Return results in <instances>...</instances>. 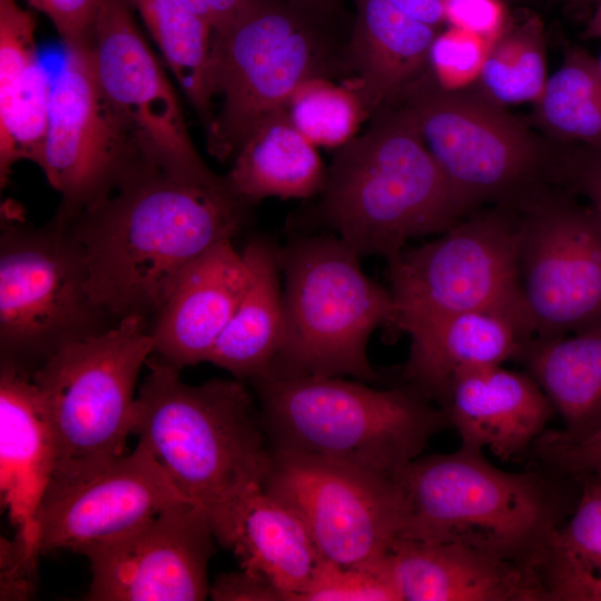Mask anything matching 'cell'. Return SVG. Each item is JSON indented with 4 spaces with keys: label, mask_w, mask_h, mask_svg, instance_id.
Wrapping results in <instances>:
<instances>
[{
    "label": "cell",
    "mask_w": 601,
    "mask_h": 601,
    "mask_svg": "<svg viewBox=\"0 0 601 601\" xmlns=\"http://www.w3.org/2000/svg\"><path fill=\"white\" fill-rule=\"evenodd\" d=\"M46 14L65 45L66 50L89 47L95 19L101 0H26Z\"/></svg>",
    "instance_id": "74e56055"
},
{
    "label": "cell",
    "mask_w": 601,
    "mask_h": 601,
    "mask_svg": "<svg viewBox=\"0 0 601 601\" xmlns=\"http://www.w3.org/2000/svg\"><path fill=\"white\" fill-rule=\"evenodd\" d=\"M392 100L413 114L465 215L484 204L520 210L553 184L558 147L474 91L445 89L430 67Z\"/></svg>",
    "instance_id": "9c48e42d"
},
{
    "label": "cell",
    "mask_w": 601,
    "mask_h": 601,
    "mask_svg": "<svg viewBox=\"0 0 601 601\" xmlns=\"http://www.w3.org/2000/svg\"><path fill=\"white\" fill-rule=\"evenodd\" d=\"M542 22L535 16L503 26L491 42L474 92L505 107L536 102L546 82Z\"/></svg>",
    "instance_id": "4dcf8cb0"
},
{
    "label": "cell",
    "mask_w": 601,
    "mask_h": 601,
    "mask_svg": "<svg viewBox=\"0 0 601 601\" xmlns=\"http://www.w3.org/2000/svg\"><path fill=\"white\" fill-rule=\"evenodd\" d=\"M210 528L243 570L268 581L285 601H295L321 559L299 516L262 483L242 493Z\"/></svg>",
    "instance_id": "603a6c76"
},
{
    "label": "cell",
    "mask_w": 601,
    "mask_h": 601,
    "mask_svg": "<svg viewBox=\"0 0 601 601\" xmlns=\"http://www.w3.org/2000/svg\"><path fill=\"white\" fill-rule=\"evenodd\" d=\"M208 597L216 601H285L273 584L243 569L219 575L209 585Z\"/></svg>",
    "instance_id": "60d3db41"
},
{
    "label": "cell",
    "mask_w": 601,
    "mask_h": 601,
    "mask_svg": "<svg viewBox=\"0 0 601 601\" xmlns=\"http://www.w3.org/2000/svg\"><path fill=\"white\" fill-rule=\"evenodd\" d=\"M531 454L550 472L573 481L587 476L601 479V427L569 437L560 430L544 431L532 444Z\"/></svg>",
    "instance_id": "d590c367"
},
{
    "label": "cell",
    "mask_w": 601,
    "mask_h": 601,
    "mask_svg": "<svg viewBox=\"0 0 601 601\" xmlns=\"http://www.w3.org/2000/svg\"><path fill=\"white\" fill-rule=\"evenodd\" d=\"M297 6L327 13L335 14L338 11L341 0H285Z\"/></svg>",
    "instance_id": "ee69618b"
},
{
    "label": "cell",
    "mask_w": 601,
    "mask_h": 601,
    "mask_svg": "<svg viewBox=\"0 0 601 601\" xmlns=\"http://www.w3.org/2000/svg\"><path fill=\"white\" fill-rule=\"evenodd\" d=\"M519 211L518 267L535 339L601 328V219L548 188Z\"/></svg>",
    "instance_id": "7c38bea8"
},
{
    "label": "cell",
    "mask_w": 601,
    "mask_h": 601,
    "mask_svg": "<svg viewBox=\"0 0 601 601\" xmlns=\"http://www.w3.org/2000/svg\"><path fill=\"white\" fill-rule=\"evenodd\" d=\"M253 205L225 176L179 178L147 166L67 225L85 256L93 299L116 322H151L183 272L252 221Z\"/></svg>",
    "instance_id": "6da1fadb"
},
{
    "label": "cell",
    "mask_w": 601,
    "mask_h": 601,
    "mask_svg": "<svg viewBox=\"0 0 601 601\" xmlns=\"http://www.w3.org/2000/svg\"><path fill=\"white\" fill-rule=\"evenodd\" d=\"M272 449L395 477L450 425L410 385L378 390L343 376H264L250 381Z\"/></svg>",
    "instance_id": "5b68a950"
},
{
    "label": "cell",
    "mask_w": 601,
    "mask_h": 601,
    "mask_svg": "<svg viewBox=\"0 0 601 601\" xmlns=\"http://www.w3.org/2000/svg\"><path fill=\"white\" fill-rule=\"evenodd\" d=\"M40 553L19 536L1 538L0 599L26 600L32 595Z\"/></svg>",
    "instance_id": "f35d334b"
},
{
    "label": "cell",
    "mask_w": 601,
    "mask_h": 601,
    "mask_svg": "<svg viewBox=\"0 0 601 601\" xmlns=\"http://www.w3.org/2000/svg\"><path fill=\"white\" fill-rule=\"evenodd\" d=\"M491 42L476 33L451 27L434 39L428 67L442 87L462 90L475 82Z\"/></svg>",
    "instance_id": "e575fe53"
},
{
    "label": "cell",
    "mask_w": 601,
    "mask_h": 601,
    "mask_svg": "<svg viewBox=\"0 0 601 601\" xmlns=\"http://www.w3.org/2000/svg\"><path fill=\"white\" fill-rule=\"evenodd\" d=\"M80 245L52 219L37 227L13 201L0 210V363L32 373L72 342L119 323L93 299Z\"/></svg>",
    "instance_id": "30bf717a"
},
{
    "label": "cell",
    "mask_w": 601,
    "mask_h": 601,
    "mask_svg": "<svg viewBox=\"0 0 601 601\" xmlns=\"http://www.w3.org/2000/svg\"><path fill=\"white\" fill-rule=\"evenodd\" d=\"M249 269L233 240L196 258L150 322L152 354L181 370L207 362L248 284Z\"/></svg>",
    "instance_id": "d6986e66"
},
{
    "label": "cell",
    "mask_w": 601,
    "mask_h": 601,
    "mask_svg": "<svg viewBox=\"0 0 601 601\" xmlns=\"http://www.w3.org/2000/svg\"><path fill=\"white\" fill-rule=\"evenodd\" d=\"M263 487L299 516L323 559L373 568L400 538L395 477L270 447Z\"/></svg>",
    "instance_id": "4fadbf2b"
},
{
    "label": "cell",
    "mask_w": 601,
    "mask_h": 601,
    "mask_svg": "<svg viewBox=\"0 0 601 601\" xmlns=\"http://www.w3.org/2000/svg\"><path fill=\"white\" fill-rule=\"evenodd\" d=\"M595 61H597V67H598L599 73L601 76V53H600L599 58H595Z\"/></svg>",
    "instance_id": "bcb514c9"
},
{
    "label": "cell",
    "mask_w": 601,
    "mask_h": 601,
    "mask_svg": "<svg viewBox=\"0 0 601 601\" xmlns=\"http://www.w3.org/2000/svg\"><path fill=\"white\" fill-rule=\"evenodd\" d=\"M187 499L141 442L92 477L43 500L38 518L40 553H80ZM194 503V502H193Z\"/></svg>",
    "instance_id": "e0dca14e"
},
{
    "label": "cell",
    "mask_w": 601,
    "mask_h": 601,
    "mask_svg": "<svg viewBox=\"0 0 601 601\" xmlns=\"http://www.w3.org/2000/svg\"><path fill=\"white\" fill-rule=\"evenodd\" d=\"M138 12L205 130L214 119L207 90L211 28L181 0H127Z\"/></svg>",
    "instance_id": "f1b7e54d"
},
{
    "label": "cell",
    "mask_w": 601,
    "mask_h": 601,
    "mask_svg": "<svg viewBox=\"0 0 601 601\" xmlns=\"http://www.w3.org/2000/svg\"><path fill=\"white\" fill-rule=\"evenodd\" d=\"M540 127L565 145H601V76L595 58L579 47L566 50L534 102Z\"/></svg>",
    "instance_id": "f546056e"
},
{
    "label": "cell",
    "mask_w": 601,
    "mask_h": 601,
    "mask_svg": "<svg viewBox=\"0 0 601 601\" xmlns=\"http://www.w3.org/2000/svg\"><path fill=\"white\" fill-rule=\"evenodd\" d=\"M242 254L249 277L245 293L207 362L238 380L265 375L279 349L284 331V300L278 246L255 236Z\"/></svg>",
    "instance_id": "d4e9b609"
},
{
    "label": "cell",
    "mask_w": 601,
    "mask_h": 601,
    "mask_svg": "<svg viewBox=\"0 0 601 601\" xmlns=\"http://www.w3.org/2000/svg\"><path fill=\"white\" fill-rule=\"evenodd\" d=\"M368 120L336 148L302 223L336 235L361 258L387 260L408 240L442 234L465 214L407 107L391 100Z\"/></svg>",
    "instance_id": "7a4b0ae2"
},
{
    "label": "cell",
    "mask_w": 601,
    "mask_h": 601,
    "mask_svg": "<svg viewBox=\"0 0 601 601\" xmlns=\"http://www.w3.org/2000/svg\"><path fill=\"white\" fill-rule=\"evenodd\" d=\"M295 601H401L381 561L374 568L321 558Z\"/></svg>",
    "instance_id": "836d02e7"
},
{
    "label": "cell",
    "mask_w": 601,
    "mask_h": 601,
    "mask_svg": "<svg viewBox=\"0 0 601 601\" xmlns=\"http://www.w3.org/2000/svg\"><path fill=\"white\" fill-rule=\"evenodd\" d=\"M359 259L332 233L304 231L278 246L284 331L274 362L260 377L380 380L367 358V344L377 327L394 325L395 304Z\"/></svg>",
    "instance_id": "52a82bcc"
},
{
    "label": "cell",
    "mask_w": 601,
    "mask_h": 601,
    "mask_svg": "<svg viewBox=\"0 0 601 601\" xmlns=\"http://www.w3.org/2000/svg\"><path fill=\"white\" fill-rule=\"evenodd\" d=\"M553 183L584 198L601 219V145L559 148Z\"/></svg>",
    "instance_id": "8d00e7d4"
},
{
    "label": "cell",
    "mask_w": 601,
    "mask_h": 601,
    "mask_svg": "<svg viewBox=\"0 0 601 601\" xmlns=\"http://www.w3.org/2000/svg\"><path fill=\"white\" fill-rule=\"evenodd\" d=\"M382 566L401 601H548L533 568L466 543L397 539Z\"/></svg>",
    "instance_id": "ac0fdd59"
},
{
    "label": "cell",
    "mask_w": 601,
    "mask_h": 601,
    "mask_svg": "<svg viewBox=\"0 0 601 601\" xmlns=\"http://www.w3.org/2000/svg\"><path fill=\"white\" fill-rule=\"evenodd\" d=\"M482 451L461 444L453 453L420 455L395 476L402 501L398 539L466 543L538 572L561 524L560 489L539 471L500 470Z\"/></svg>",
    "instance_id": "8992f818"
},
{
    "label": "cell",
    "mask_w": 601,
    "mask_h": 601,
    "mask_svg": "<svg viewBox=\"0 0 601 601\" xmlns=\"http://www.w3.org/2000/svg\"><path fill=\"white\" fill-rule=\"evenodd\" d=\"M521 362L562 417L561 433L580 437L601 427V328L534 338Z\"/></svg>",
    "instance_id": "4316f807"
},
{
    "label": "cell",
    "mask_w": 601,
    "mask_h": 601,
    "mask_svg": "<svg viewBox=\"0 0 601 601\" xmlns=\"http://www.w3.org/2000/svg\"><path fill=\"white\" fill-rule=\"evenodd\" d=\"M127 0H101L88 47L98 85L145 159L169 175L214 181L178 97Z\"/></svg>",
    "instance_id": "9a60e30c"
},
{
    "label": "cell",
    "mask_w": 601,
    "mask_h": 601,
    "mask_svg": "<svg viewBox=\"0 0 601 601\" xmlns=\"http://www.w3.org/2000/svg\"><path fill=\"white\" fill-rule=\"evenodd\" d=\"M436 36L390 0H356L343 63L368 119L428 67Z\"/></svg>",
    "instance_id": "cb8c5ba5"
},
{
    "label": "cell",
    "mask_w": 601,
    "mask_h": 601,
    "mask_svg": "<svg viewBox=\"0 0 601 601\" xmlns=\"http://www.w3.org/2000/svg\"><path fill=\"white\" fill-rule=\"evenodd\" d=\"M53 466L52 434L30 373L0 363L1 501L16 535L39 553L37 518Z\"/></svg>",
    "instance_id": "7402d4cb"
},
{
    "label": "cell",
    "mask_w": 601,
    "mask_h": 601,
    "mask_svg": "<svg viewBox=\"0 0 601 601\" xmlns=\"http://www.w3.org/2000/svg\"><path fill=\"white\" fill-rule=\"evenodd\" d=\"M446 22L493 41L506 22L500 0H444Z\"/></svg>",
    "instance_id": "ab89813d"
},
{
    "label": "cell",
    "mask_w": 601,
    "mask_h": 601,
    "mask_svg": "<svg viewBox=\"0 0 601 601\" xmlns=\"http://www.w3.org/2000/svg\"><path fill=\"white\" fill-rule=\"evenodd\" d=\"M135 397L130 426L178 490L210 523L242 493L262 483L270 445L244 381H181L180 370L152 354Z\"/></svg>",
    "instance_id": "3957f363"
},
{
    "label": "cell",
    "mask_w": 601,
    "mask_h": 601,
    "mask_svg": "<svg viewBox=\"0 0 601 601\" xmlns=\"http://www.w3.org/2000/svg\"><path fill=\"white\" fill-rule=\"evenodd\" d=\"M215 539L193 502L171 505L112 539L87 548L90 601H199L209 592Z\"/></svg>",
    "instance_id": "2e32d148"
},
{
    "label": "cell",
    "mask_w": 601,
    "mask_h": 601,
    "mask_svg": "<svg viewBox=\"0 0 601 601\" xmlns=\"http://www.w3.org/2000/svg\"><path fill=\"white\" fill-rule=\"evenodd\" d=\"M584 37L601 39V2L584 29Z\"/></svg>",
    "instance_id": "f6af8a7d"
},
{
    "label": "cell",
    "mask_w": 601,
    "mask_h": 601,
    "mask_svg": "<svg viewBox=\"0 0 601 601\" xmlns=\"http://www.w3.org/2000/svg\"><path fill=\"white\" fill-rule=\"evenodd\" d=\"M213 29L229 20L245 0H181Z\"/></svg>",
    "instance_id": "b9f144b4"
},
{
    "label": "cell",
    "mask_w": 601,
    "mask_h": 601,
    "mask_svg": "<svg viewBox=\"0 0 601 601\" xmlns=\"http://www.w3.org/2000/svg\"><path fill=\"white\" fill-rule=\"evenodd\" d=\"M152 352L150 322L128 317L65 345L30 374L55 447L45 499L87 481L125 454L137 378Z\"/></svg>",
    "instance_id": "ba28073f"
},
{
    "label": "cell",
    "mask_w": 601,
    "mask_h": 601,
    "mask_svg": "<svg viewBox=\"0 0 601 601\" xmlns=\"http://www.w3.org/2000/svg\"><path fill=\"white\" fill-rule=\"evenodd\" d=\"M439 404L462 445L490 449L503 460L525 454L555 412L529 373L502 365L460 376Z\"/></svg>",
    "instance_id": "ffe728a7"
},
{
    "label": "cell",
    "mask_w": 601,
    "mask_h": 601,
    "mask_svg": "<svg viewBox=\"0 0 601 601\" xmlns=\"http://www.w3.org/2000/svg\"><path fill=\"white\" fill-rule=\"evenodd\" d=\"M326 168L316 146L295 128L284 110L264 121L248 138L225 178L237 196L255 206L270 197L317 196Z\"/></svg>",
    "instance_id": "484cf974"
},
{
    "label": "cell",
    "mask_w": 601,
    "mask_h": 601,
    "mask_svg": "<svg viewBox=\"0 0 601 601\" xmlns=\"http://www.w3.org/2000/svg\"><path fill=\"white\" fill-rule=\"evenodd\" d=\"M518 223V210L495 206L387 259L393 326L433 315L486 312L534 339L520 287Z\"/></svg>",
    "instance_id": "8fae6325"
},
{
    "label": "cell",
    "mask_w": 601,
    "mask_h": 601,
    "mask_svg": "<svg viewBox=\"0 0 601 601\" xmlns=\"http://www.w3.org/2000/svg\"><path fill=\"white\" fill-rule=\"evenodd\" d=\"M334 22L335 14L285 0H245L211 30L207 90L214 119L206 135L214 157L234 159L304 83L345 76L348 33Z\"/></svg>",
    "instance_id": "277c9868"
},
{
    "label": "cell",
    "mask_w": 601,
    "mask_h": 601,
    "mask_svg": "<svg viewBox=\"0 0 601 601\" xmlns=\"http://www.w3.org/2000/svg\"><path fill=\"white\" fill-rule=\"evenodd\" d=\"M397 328L411 339L406 384L436 403L460 376L521 361L532 341L511 321L486 312L426 316Z\"/></svg>",
    "instance_id": "44dd1931"
},
{
    "label": "cell",
    "mask_w": 601,
    "mask_h": 601,
    "mask_svg": "<svg viewBox=\"0 0 601 601\" xmlns=\"http://www.w3.org/2000/svg\"><path fill=\"white\" fill-rule=\"evenodd\" d=\"M52 78L41 61L8 95L0 96V186L22 159L39 164L47 138Z\"/></svg>",
    "instance_id": "1f68e13d"
},
{
    "label": "cell",
    "mask_w": 601,
    "mask_h": 601,
    "mask_svg": "<svg viewBox=\"0 0 601 601\" xmlns=\"http://www.w3.org/2000/svg\"><path fill=\"white\" fill-rule=\"evenodd\" d=\"M578 482L573 513L551 533L538 565L548 601H601V479Z\"/></svg>",
    "instance_id": "83f0119b"
},
{
    "label": "cell",
    "mask_w": 601,
    "mask_h": 601,
    "mask_svg": "<svg viewBox=\"0 0 601 601\" xmlns=\"http://www.w3.org/2000/svg\"><path fill=\"white\" fill-rule=\"evenodd\" d=\"M38 166L61 195L52 218L59 225L69 224L151 166L102 93L88 48L66 50L52 78L48 131Z\"/></svg>",
    "instance_id": "5bb4252c"
},
{
    "label": "cell",
    "mask_w": 601,
    "mask_h": 601,
    "mask_svg": "<svg viewBox=\"0 0 601 601\" xmlns=\"http://www.w3.org/2000/svg\"><path fill=\"white\" fill-rule=\"evenodd\" d=\"M406 16L437 29L446 22L444 0H390Z\"/></svg>",
    "instance_id": "7bdbcfd3"
},
{
    "label": "cell",
    "mask_w": 601,
    "mask_h": 601,
    "mask_svg": "<svg viewBox=\"0 0 601 601\" xmlns=\"http://www.w3.org/2000/svg\"><path fill=\"white\" fill-rule=\"evenodd\" d=\"M290 122L315 146L338 148L349 141L361 121L368 119L355 90L331 79L304 83L290 98Z\"/></svg>",
    "instance_id": "d6a6232c"
}]
</instances>
